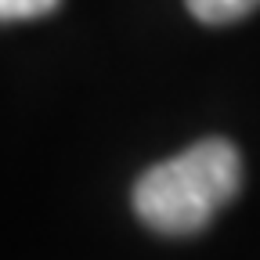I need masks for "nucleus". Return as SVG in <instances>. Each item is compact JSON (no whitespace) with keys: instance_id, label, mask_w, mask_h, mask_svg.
<instances>
[{"instance_id":"7ed1b4c3","label":"nucleus","mask_w":260,"mask_h":260,"mask_svg":"<svg viewBox=\"0 0 260 260\" xmlns=\"http://www.w3.org/2000/svg\"><path fill=\"white\" fill-rule=\"evenodd\" d=\"M61 0H0V22H22V18H40L54 11Z\"/></svg>"},{"instance_id":"f03ea898","label":"nucleus","mask_w":260,"mask_h":260,"mask_svg":"<svg viewBox=\"0 0 260 260\" xmlns=\"http://www.w3.org/2000/svg\"><path fill=\"white\" fill-rule=\"evenodd\" d=\"M188 11L206 25H228L260 8V0H184Z\"/></svg>"},{"instance_id":"f257e3e1","label":"nucleus","mask_w":260,"mask_h":260,"mask_svg":"<svg viewBox=\"0 0 260 260\" xmlns=\"http://www.w3.org/2000/svg\"><path fill=\"white\" fill-rule=\"evenodd\" d=\"M239 184V148L224 138H206L152 167L134 188V210L162 235H191L235 199Z\"/></svg>"}]
</instances>
